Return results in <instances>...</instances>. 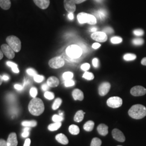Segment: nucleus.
<instances>
[{
  "mask_svg": "<svg viewBox=\"0 0 146 146\" xmlns=\"http://www.w3.org/2000/svg\"><path fill=\"white\" fill-rule=\"evenodd\" d=\"M82 77L84 78L87 80H92L94 78V74L92 73H90L88 72H85V73H84Z\"/></svg>",
  "mask_w": 146,
  "mask_h": 146,
  "instance_id": "31",
  "label": "nucleus"
},
{
  "mask_svg": "<svg viewBox=\"0 0 146 146\" xmlns=\"http://www.w3.org/2000/svg\"><path fill=\"white\" fill-rule=\"evenodd\" d=\"M62 125L61 122H54L50 124L48 127V129L50 131H55L58 130Z\"/></svg>",
  "mask_w": 146,
  "mask_h": 146,
  "instance_id": "25",
  "label": "nucleus"
},
{
  "mask_svg": "<svg viewBox=\"0 0 146 146\" xmlns=\"http://www.w3.org/2000/svg\"><path fill=\"white\" fill-rule=\"evenodd\" d=\"M69 131L72 135H78L80 133V128L78 125H72L69 127Z\"/></svg>",
  "mask_w": 146,
  "mask_h": 146,
  "instance_id": "24",
  "label": "nucleus"
},
{
  "mask_svg": "<svg viewBox=\"0 0 146 146\" xmlns=\"http://www.w3.org/2000/svg\"><path fill=\"white\" fill-rule=\"evenodd\" d=\"M49 86L47 84H43L42 86V89L43 91H46L49 88Z\"/></svg>",
  "mask_w": 146,
  "mask_h": 146,
  "instance_id": "53",
  "label": "nucleus"
},
{
  "mask_svg": "<svg viewBox=\"0 0 146 146\" xmlns=\"http://www.w3.org/2000/svg\"><path fill=\"white\" fill-rule=\"evenodd\" d=\"M97 130L101 135H107L108 133V127L104 124H100L98 126Z\"/></svg>",
  "mask_w": 146,
  "mask_h": 146,
  "instance_id": "18",
  "label": "nucleus"
},
{
  "mask_svg": "<svg viewBox=\"0 0 146 146\" xmlns=\"http://www.w3.org/2000/svg\"><path fill=\"white\" fill-rule=\"evenodd\" d=\"M0 146H8L7 141L3 139H0Z\"/></svg>",
  "mask_w": 146,
  "mask_h": 146,
  "instance_id": "52",
  "label": "nucleus"
},
{
  "mask_svg": "<svg viewBox=\"0 0 146 146\" xmlns=\"http://www.w3.org/2000/svg\"><path fill=\"white\" fill-rule=\"evenodd\" d=\"M49 66L53 69L61 68L64 65L65 62L63 58L61 56H56L51 58L49 61Z\"/></svg>",
  "mask_w": 146,
  "mask_h": 146,
  "instance_id": "6",
  "label": "nucleus"
},
{
  "mask_svg": "<svg viewBox=\"0 0 146 146\" xmlns=\"http://www.w3.org/2000/svg\"><path fill=\"white\" fill-rule=\"evenodd\" d=\"M66 53L69 58L73 59H78L83 54L81 48L76 44L69 46L66 50Z\"/></svg>",
  "mask_w": 146,
  "mask_h": 146,
  "instance_id": "3",
  "label": "nucleus"
},
{
  "mask_svg": "<svg viewBox=\"0 0 146 146\" xmlns=\"http://www.w3.org/2000/svg\"><path fill=\"white\" fill-rule=\"evenodd\" d=\"M7 64L12 69V70L15 73H19V70L17 68V64L14 62L8 61L7 62Z\"/></svg>",
  "mask_w": 146,
  "mask_h": 146,
  "instance_id": "28",
  "label": "nucleus"
},
{
  "mask_svg": "<svg viewBox=\"0 0 146 146\" xmlns=\"http://www.w3.org/2000/svg\"><path fill=\"white\" fill-rule=\"evenodd\" d=\"M64 7L69 13H73L76 11V4L73 0H64Z\"/></svg>",
  "mask_w": 146,
  "mask_h": 146,
  "instance_id": "12",
  "label": "nucleus"
},
{
  "mask_svg": "<svg viewBox=\"0 0 146 146\" xmlns=\"http://www.w3.org/2000/svg\"><path fill=\"white\" fill-rule=\"evenodd\" d=\"M131 93L134 96H140L146 94V89L141 86H136L131 89Z\"/></svg>",
  "mask_w": 146,
  "mask_h": 146,
  "instance_id": "10",
  "label": "nucleus"
},
{
  "mask_svg": "<svg viewBox=\"0 0 146 146\" xmlns=\"http://www.w3.org/2000/svg\"><path fill=\"white\" fill-rule=\"evenodd\" d=\"M132 43L135 46H141L144 43V40L142 38H135L133 40Z\"/></svg>",
  "mask_w": 146,
  "mask_h": 146,
  "instance_id": "33",
  "label": "nucleus"
},
{
  "mask_svg": "<svg viewBox=\"0 0 146 146\" xmlns=\"http://www.w3.org/2000/svg\"><path fill=\"white\" fill-rule=\"evenodd\" d=\"M52 120L54 122H61L64 120V117L59 115H53Z\"/></svg>",
  "mask_w": 146,
  "mask_h": 146,
  "instance_id": "35",
  "label": "nucleus"
},
{
  "mask_svg": "<svg viewBox=\"0 0 146 146\" xmlns=\"http://www.w3.org/2000/svg\"><path fill=\"white\" fill-rule=\"evenodd\" d=\"M29 131H30V128L28 127H26V128H25L23 129V132L22 134V136L23 137H28L29 135Z\"/></svg>",
  "mask_w": 146,
  "mask_h": 146,
  "instance_id": "41",
  "label": "nucleus"
},
{
  "mask_svg": "<svg viewBox=\"0 0 146 146\" xmlns=\"http://www.w3.org/2000/svg\"><path fill=\"white\" fill-rule=\"evenodd\" d=\"M97 28L96 27H92V28H90V29H89V31H91V32H96L97 31Z\"/></svg>",
  "mask_w": 146,
  "mask_h": 146,
  "instance_id": "58",
  "label": "nucleus"
},
{
  "mask_svg": "<svg viewBox=\"0 0 146 146\" xmlns=\"http://www.w3.org/2000/svg\"><path fill=\"white\" fill-rule=\"evenodd\" d=\"M44 77L42 75H37L36 74V75H35L34 76V80L35 82H36L37 83H40L42 82V81L44 80Z\"/></svg>",
  "mask_w": 146,
  "mask_h": 146,
  "instance_id": "36",
  "label": "nucleus"
},
{
  "mask_svg": "<svg viewBox=\"0 0 146 146\" xmlns=\"http://www.w3.org/2000/svg\"><path fill=\"white\" fill-rule=\"evenodd\" d=\"M55 139L58 142L62 145H67L69 143L68 138L67 137V136L62 133L58 134L55 136Z\"/></svg>",
  "mask_w": 146,
  "mask_h": 146,
  "instance_id": "19",
  "label": "nucleus"
},
{
  "mask_svg": "<svg viewBox=\"0 0 146 146\" xmlns=\"http://www.w3.org/2000/svg\"></svg>",
  "mask_w": 146,
  "mask_h": 146,
  "instance_id": "63",
  "label": "nucleus"
},
{
  "mask_svg": "<svg viewBox=\"0 0 146 146\" xmlns=\"http://www.w3.org/2000/svg\"><path fill=\"white\" fill-rule=\"evenodd\" d=\"M31 143V140L30 139H27L25 141V143L23 146H30Z\"/></svg>",
  "mask_w": 146,
  "mask_h": 146,
  "instance_id": "50",
  "label": "nucleus"
},
{
  "mask_svg": "<svg viewBox=\"0 0 146 146\" xmlns=\"http://www.w3.org/2000/svg\"><path fill=\"white\" fill-rule=\"evenodd\" d=\"M3 58V53L2 52V50L0 49V60H1Z\"/></svg>",
  "mask_w": 146,
  "mask_h": 146,
  "instance_id": "59",
  "label": "nucleus"
},
{
  "mask_svg": "<svg viewBox=\"0 0 146 146\" xmlns=\"http://www.w3.org/2000/svg\"><path fill=\"white\" fill-rule=\"evenodd\" d=\"M112 136L116 141L123 142L125 140V136L123 133L118 129H114L112 131Z\"/></svg>",
  "mask_w": 146,
  "mask_h": 146,
  "instance_id": "13",
  "label": "nucleus"
},
{
  "mask_svg": "<svg viewBox=\"0 0 146 146\" xmlns=\"http://www.w3.org/2000/svg\"><path fill=\"white\" fill-rule=\"evenodd\" d=\"M94 122L93 121H88L84 123V129L87 131H93L94 127Z\"/></svg>",
  "mask_w": 146,
  "mask_h": 146,
  "instance_id": "23",
  "label": "nucleus"
},
{
  "mask_svg": "<svg viewBox=\"0 0 146 146\" xmlns=\"http://www.w3.org/2000/svg\"><path fill=\"white\" fill-rule=\"evenodd\" d=\"M8 44L14 50L15 52H19L21 49V42L17 37L11 35L6 38Z\"/></svg>",
  "mask_w": 146,
  "mask_h": 146,
  "instance_id": "5",
  "label": "nucleus"
},
{
  "mask_svg": "<svg viewBox=\"0 0 146 146\" xmlns=\"http://www.w3.org/2000/svg\"><path fill=\"white\" fill-rule=\"evenodd\" d=\"M136 58V55L134 54H125V55L123 56V59L125 61H133L135 60Z\"/></svg>",
  "mask_w": 146,
  "mask_h": 146,
  "instance_id": "27",
  "label": "nucleus"
},
{
  "mask_svg": "<svg viewBox=\"0 0 146 146\" xmlns=\"http://www.w3.org/2000/svg\"><path fill=\"white\" fill-rule=\"evenodd\" d=\"M1 50L3 54L8 58L13 59L15 58V54L14 50L8 44H3L1 46Z\"/></svg>",
  "mask_w": 146,
  "mask_h": 146,
  "instance_id": "8",
  "label": "nucleus"
},
{
  "mask_svg": "<svg viewBox=\"0 0 146 146\" xmlns=\"http://www.w3.org/2000/svg\"><path fill=\"white\" fill-rule=\"evenodd\" d=\"M122 38L119 36L113 37L110 39V41L113 44H118L122 42Z\"/></svg>",
  "mask_w": 146,
  "mask_h": 146,
  "instance_id": "34",
  "label": "nucleus"
},
{
  "mask_svg": "<svg viewBox=\"0 0 146 146\" xmlns=\"http://www.w3.org/2000/svg\"><path fill=\"white\" fill-rule=\"evenodd\" d=\"M91 37L95 41L100 42H106L108 37L106 33L103 31H96L91 35Z\"/></svg>",
  "mask_w": 146,
  "mask_h": 146,
  "instance_id": "9",
  "label": "nucleus"
},
{
  "mask_svg": "<svg viewBox=\"0 0 146 146\" xmlns=\"http://www.w3.org/2000/svg\"><path fill=\"white\" fill-rule=\"evenodd\" d=\"M77 18L80 24L88 23L90 25H94L97 23V19L95 16L86 13H79Z\"/></svg>",
  "mask_w": 146,
  "mask_h": 146,
  "instance_id": "4",
  "label": "nucleus"
},
{
  "mask_svg": "<svg viewBox=\"0 0 146 146\" xmlns=\"http://www.w3.org/2000/svg\"><path fill=\"white\" fill-rule=\"evenodd\" d=\"M93 65L95 68H98L99 66V61L98 58H94L92 61Z\"/></svg>",
  "mask_w": 146,
  "mask_h": 146,
  "instance_id": "45",
  "label": "nucleus"
},
{
  "mask_svg": "<svg viewBox=\"0 0 146 146\" xmlns=\"http://www.w3.org/2000/svg\"><path fill=\"white\" fill-rule=\"evenodd\" d=\"M11 2L10 0H0V7L4 10H8L11 7Z\"/></svg>",
  "mask_w": 146,
  "mask_h": 146,
  "instance_id": "22",
  "label": "nucleus"
},
{
  "mask_svg": "<svg viewBox=\"0 0 146 146\" xmlns=\"http://www.w3.org/2000/svg\"><path fill=\"white\" fill-rule=\"evenodd\" d=\"M100 47H101V44H100L99 43H94L92 45V48L95 49H98Z\"/></svg>",
  "mask_w": 146,
  "mask_h": 146,
  "instance_id": "51",
  "label": "nucleus"
},
{
  "mask_svg": "<svg viewBox=\"0 0 146 146\" xmlns=\"http://www.w3.org/2000/svg\"><path fill=\"white\" fill-rule=\"evenodd\" d=\"M62 100L60 98H57L55 100L54 104H52V109L53 110H56L59 108L62 104Z\"/></svg>",
  "mask_w": 146,
  "mask_h": 146,
  "instance_id": "29",
  "label": "nucleus"
},
{
  "mask_svg": "<svg viewBox=\"0 0 146 146\" xmlns=\"http://www.w3.org/2000/svg\"><path fill=\"white\" fill-rule=\"evenodd\" d=\"M34 3L42 9H46L50 5V0H33Z\"/></svg>",
  "mask_w": 146,
  "mask_h": 146,
  "instance_id": "15",
  "label": "nucleus"
},
{
  "mask_svg": "<svg viewBox=\"0 0 146 146\" xmlns=\"http://www.w3.org/2000/svg\"><path fill=\"white\" fill-rule=\"evenodd\" d=\"M141 63L142 65L146 66V58H143L141 60Z\"/></svg>",
  "mask_w": 146,
  "mask_h": 146,
  "instance_id": "57",
  "label": "nucleus"
},
{
  "mask_svg": "<svg viewBox=\"0 0 146 146\" xmlns=\"http://www.w3.org/2000/svg\"><path fill=\"white\" fill-rule=\"evenodd\" d=\"M3 78H2V76H1L0 75V86L2 84V82H3Z\"/></svg>",
  "mask_w": 146,
  "mask_h": 146,
  "instance_id": "60",
  "label": "nucleus"
},
{
  "mask_svg": "<svg viewBox=\"0 0 146 146\" xmlns=\"http://www.w3.org/2000/svg\"><path fill=\"white\" fill-rule=\"evenodd\" d=\"M8 100L10 101V102H13L14 101H15V97L14 95L13 94H11V95H9L8 96Z\"/></svg>",
  "mask_w": 146,
  "mask_h": 146,
  "instance_id": "48",
  "label": "nucleus"
},
{
  "mask_svg": "<svg viewBox=\"0 0 146 146\" xmlns=\"http://www.w3.org/2000/svg\"><path fill=\"white\" fill-rule=\"evenodd\" d=\"M63 114H63V112L62 111H61V110L59 111V115H60V116L63 117Z\"/></svg>",
  "mask_w": 146,
  "mask_h": 146,
  "instance_id": "61",
  "label": "nucleus"
},
{
  "mask_svg": "<svg viewBox=\"0 0 146 146\" xmlns=\"http://www.w3.org/2000/svg\"><path fill=\"white\" fill-rule=\"evenodd\" d=\"M107 104L113 108H119L122 104V99L118 96L111 97L107 100Z\"/></svg>",
  "mask_w": 146,
  "mask_h": 146,
  "instance_id": "7",
  "label": "nucleus"
},
{
  "mask_svg": "<svg viewBox=\"0 0 146 146\" xmlns=\"http://www.w3.org/2000/svg\"><path fill=\"white\" fill-rule=\"evenodd\" d=\"M2 78H3V80L4 81H8L9 79V77L7 75H3L2 76Z\"/></svg>",
  "mask_w": 146,
  "mask_h": 146,
  "instance_id": "56",
  "label": "nucleus"
},
{
  "mask_svg": "<svg viewBox=\"0 0 146 146\" xmlns=\"http://www.w3.org/2000/svg\"><path fill=\"white\" fill-rule=\"evenodd\" d=\"M68 17V18L69 19V20H73L74 18V14H73V13H69Z\"/></svg>",
  "mask_w": 146,
  "mask_h": 146,
  "instance_id": "55",
  "label": "nucleus"
},
{
  "mask_svg": "<svg viewBox=\"0 0 146 146\" xmlns=\"http://www.w3.org/2000/svg\"><path fill=\"white\" fill-rule=\"evenodd\" d=\"M7 142L8 146H17L18 141L15 133H11L9 134Z\"/></svg>",
  "mask_w": 146,
  "mask_h": 146,
  "instance_id": "14",
  "label": "nucleus"
},
{
  "mask_svg": "<svg viewBox=\"0 0 146 146\" xmlns=\"http://www.w3.org/2000/svg\"><path fill=\"white\" fill-rule=\"evenodd\" d=\"M133 33H134V34L137 36H142L144 35V31L141 29H135Z\"/></svg>",
  "mask_w": 146,
  "mask_h": 146,
  "instance_id": "38",
  "label": "nucleus"
},
{
  "mask_svg": "<svg viewBox=\"0 0 146 146\" xmlns=\"http://www.w3.org/2000/svg\"><path fill=\"white\" fill-rule=\"evenodd\" d=\"M37 94V90L35 87H32L30 90V95L32 98H35Z\"/></svg>",
  "mask_w": 146,
  "mask_h": 146,
  "instance_id": "39",
  "label": "nucleus"
},
{
  "mask_svg": "<svg viewBox=\"0 0 146 146\" xmlns=\"http://www.w3.org/2000/svg\"><path fill=\"white\" fill-rule=\"evenodd\" d=\"M103 32H104V33H106V34H111L114 33V30L111 28L107 27H106L104 29H103Z\"/></svg>",
  "mask_w": 146,
  "mask_h": 146,
  "instance_id": "43",
  "label": "nucleus"
},
{
  "mask_svg": "<svg viewBox=\"0 0 146 146\" xmlns=\"http://www.w3.org/2000/svg\"><path fill=\"white\" fill-rule=\"evenodd\" d=\"M102 141L98 137H94L91 142L90 146H101Z\"/></svg>",
  "mask_w": 146,
  "mask_h": 146,
  "instance_id": "30",
  "label": "nucleus"
},
{
  "mask_svg": "<svg viewBox=\"0 0 146 146\" xmlns=\"http://www.w3.org/2000/svg\"><path fill=\"white\" fill-rule=\"evenodd\" d=\"M22 125L25 127H34L37 125V122L35 120L33 121H25L22 122Z\"/></svg>",
  "mask_w": 146,
  "mask_h": 146,
  "instance_id": "26",
  "label": "nucleus"
},
{
  "mask_svg": "<svg viewBox=\"0 0 146 146\" xmlns=\"http://www.w3.org/2000/svg\"><path fill=\"white\" fill-rule=\"evenodd\" d=\"M75 85V82L71 80H66L64 82V86L67 87H72L73 86Z\"/></svg>",
  "mask_w": 146,
  "mask_h": 146,
  "instance_id": "40",
  "label": "nucleus"
},
{
  "mask_svg": "<svg viewBox=\"0 0 146 146\" xmlns=\"http://www.w3.org/2000/svg\"><path fill=\"white\" fill-rule=\"evenodd\" d=\"M110 84L108 82H104L101 84L99 87V94L100 96H104L109 92L110 89Z\"/></svg>",
  "mask_w": 146,
  "mask_h": 146,
  "instance_id": "11",
  "label": "nucleus"
},
{
  "mask_svg": "<svg viewBox=\"0 0 146 146\" xmlns=\"http://www.w3.org/2000/svg\"><path fill=\"white\" fill-rule=\"evenodd\" d=\"M59 83V80L55 76H50L47 80V84L50 87H56L58 86Z\"/></svg>",
  "mask_w": 146,
  "mask_h": 146,
  "instance_id": "17",
  "label": "nucleus"
},
{
  "mask_svg": "<svg viewBox=\"0 0 146 146\" xmlns=\"http://www.w3.org/2000/svg\"><path fill=\"white\" fill-rule=\"evenodd\" d=\"M128 114L134 119H141L146 116V108L142 104H135L129 110Z\"/></svg>",
  "mask_w": 146,
  "mask_h": 146,
  "instance_id": "2",
  "label": "nucleus"
},
{
  "mask_svg": "<svg viewBox=\"0 0 146 146\" xmlns=\"http://www.w3.org/2000/svg\"><path fill=\"white\" fill-rule=\"evenodd\" d=\"M78 46L81 48V49L83 51V54L87 52V48L86 47V46H85L83 43H80Z\"/></svg>",
  "mask_w": 146,
  "mask_h": 146,
  "instance_id": "47",
  "label": "nucleus"
},
{
  "mask_svg": "<svg viewBox=\"0 0 146 146\" xmlns=\"http://www.w3.org/2000/svg\"><path fill=\"white\" fill-rule=\"evenodd\" d=\"M14 88L16 90H22L23 89L24 87H23V86H21L20 84H15V86H14Z\"/></svg>",
  "mask_w": 146,
  "mask_h": 146,
  "instance_id": "49",
  "label": "nucleus"
},
{
  "mask_svg": "<svg viewBox=\"0 0 146 146\" xmlns=\"http://www.w3.org/2000/svg\"><path fill=\"white\" fill-rule=\"evenodd\" d=\"M95 15H96L98 19H99L100 20H103L107 15V13L104 9H101L97 11H95Z\"/></svg>",
  "mask_w": 146,
  "mask_h": 146,
  "instance_id": "21",
  "label": "nucleus"
},
{
  "mask_svg": "<svg viewBox=\"0 0 146 146\" xmlns=\"http://www.w3.org/2000/svg\"><path fill=\"white\" fill-rule=\"evenodd\" d=\"M96 2H102V1H103V0H95Z\"/></svg>",
  "mask_w": 146,
  "mask_h": 146,
  "instance_id": "62",
  "label": "nucleus"
},
{
  "mask_svg": "<svg viewBox=\"0 0 146 146\" xmlns=\"http://www.w3.org/2000/svg\"><path fill=\"white\" fill-rule=\"evenodd\" d=\"M62 76L63 80L66 81V80L72 79L74 76V74L73 73H72L70 72H67L63 73Z\"/></svg>",
  "mask_w": 146,
  "mask_h": 146,
  "instance_id": "32",
  "label": "nucleus"
},
{
  "mask_svg": "<svg viewBox=\"0 0 146 146\" xmlns=\"http://www.w3.org/2000/svg\"><path fill=\"white\" fill-rule=\"evenodd\" d=\"M72 96L74 100L82 101L84 99V93L79 89H75L73 90Z\"/></svg>",
  "mask_w": 146,
  "mask_h": 146,
  "instance_id": "16",
  "label": "nucleus"
},
{
  "mask_svg": "<svg viewBox=\"0 0 146 146\" xmlns=\"http://www.w3.org/2000/svg\"><path fill=\"white\" fill-rule=\"evenodd\" d=\"M27 73H28V75H31V76H35L37 74L36 72V70H35L34 69L32 68H29L27 69Z\"/></svg>",
  "mask_w": 146,
  "mask_h": 146,
  "instance_id": "42",
  "label": "nucleus"
},
{
  "mask_svg": "<svg viewBox=\"0 0 146 146\" xmlns=\"http://www.w3.org/2000/svg\"><path fill=\"white\" fill-rule=\"evenodd\" d=\"M86 114L85 112H84L83 110H80L78 111L75 115L74 116V120L76 122H81L84 118V115Z\"/></svg>",
  "mask_w": 146,
  "mask_h": 146,
  "instance_id": "20",
  "label": "nucleus"
},
{
  "mask_svg": "<svg viewBox=\"0 0 146 146\" xmlns=\"http://www.w3.org/2000/svg\"><path fill=\"white\" fill-rule=\"evenodd\" d=\"M87 0H73V1L75 3V4H80Z\"/></svg>",
  "mask_w": 146,
  "mask_h": 146,
  "instance_id": "54",
  "label": "nucleus"
},
{
  "mask_svg": "<svg viewBox=\"0 0 146 146\" xmlns=\"http://www.w3.org/2000/svg\"><path fill=\"white\" fill-rule=\"evenodd\" d=\"M44 96L47 99L50 100L53 99L55 97L54 94L50 92H46L44 94Z\"/></svg>",
  "mask_w": 146,
  "mask_h": 146,
  "instance_id": "37",
  "label": "nucleus"
},
{
  "mask_svg": "<svg viewBox=\"0 0 146 146\" xmlns=\"http://www.w3.org/2000/svg\"><path fill=\"white\" fill-rule=\"evenodd\" d=\"M17 110L15 108H12L10 110V113L11 114L12 117L14 118V116H16V115L17 114Z\"/></svg>",
  "mask_w": 146,
  "mask_h": 146,
  "instance_id": "46",
  "label": "nucleus"
},
{
  "mask_svg": "<svg viewBox=\"0 0 146 146\" xmlns=\"http://www.w3.org/2000/svg\"><path fill=\"white\" fill-rule=\"evenodd\" d=\"M90 67V64L88 63H84L83 64L81 65V68L82 70H83L84 71H87L89 69V68Z\"/></svg>",
  "mask_w": 146,
  "mask_h": 146,
  "instance_id": "44",
  "label": "nucleus"
},
{
  "mask_svg": "<svg viewBox=\"0 0 146 146\" xmlns=\"http://www.w3.org/2000/svg\"><path fill=\"white\" fill-rule=\"evenodd\" d=\"M28 110L31 114L34 116L42 114L44 110V106L42 100L37 98H33L29 104Z\"/></svg>",
  "mask_w": 146,
  "mask_h": 146,
  "instance_id": "1",
  "label": "nucleus"
}]
</instances>
